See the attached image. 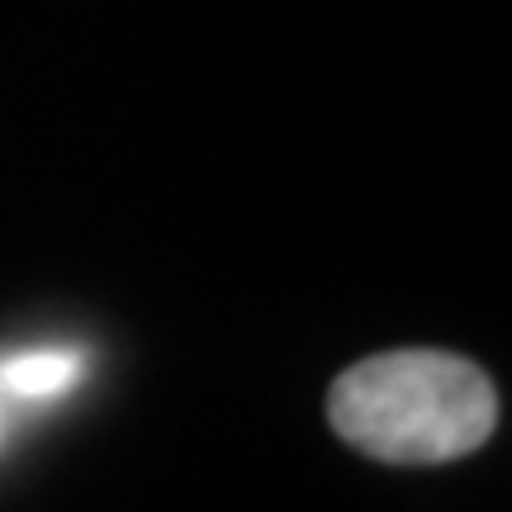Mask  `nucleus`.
<instances>
[{"label": "nucleus", "mask_w": 512, "mask_h": 512, "mask_svg": "<svg viewBox=\"0 0 512 512\" xmlns=\"http://www.w3.org/2000/svg\"><path fill=\"white\" fill-rule=\"evenodd\" d=\"M328 422L342 441L389 465H446L479 451L498 427L489 375L451 351H384L328 394Z\"/></svg>", "instance_id": "1"}, {"label": "nucleus", "mask_w": 512, "mask_h": 512, "mask_svg": "<svg viewBox=\"0 0 512 512\" xmlns=\"http://www.w3.org/2000/svg\"><path fill=\"white\" fill-rule=\"evenodd\" d=\"M76 375H81V361L72 351H24L0 366V389L24 399H48V394H62Z\"/></svg>", "instance_id": "2"}]
</instances>
